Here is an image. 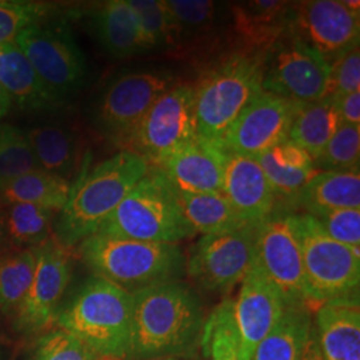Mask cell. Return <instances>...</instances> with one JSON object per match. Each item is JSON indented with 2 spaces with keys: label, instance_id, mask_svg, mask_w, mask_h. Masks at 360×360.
Masks as SVG:
<instances>
[{
  "label": "cell",
  "instance_id": "obj_41",
  "mask_svg": "<svg viewBox=\"0 0 360 360\" xmlns=\"http://www.w3.org/2000/svg\"><path fill=\"white\" fill-rule=\"evenodd\" d=\"M334 99L340 123L360 126V91Z\"/></svg>",
  "mask_w": 360,
  "mask_h": 360
},
{
  "label": "cell",
  "instance_id": "obj_35",
  "mask_svg": "<svg viewBox=\"0 0 360 360\" xmlns=\"http://www.w3.org/2000/svg\"><path fill=\"white\" fill-rule=\"evenodd\" d=\"M150 50L175 46V30L165 0H129Z\"/></svg>",
  "mask_w": 360,
  "mask_h": 360
},
{
  "label": "cell",
  "instance_id": "obj_36",
  "mask_svg": "<svg viewBox=\"0 0 360 360\" xmlns=\"http://www.w3.org/2000/svg\"><path fill=\"white\" fill-rule=\"evenodd\" d=\"M360 126L340 123L322 154L314 160L323 171L359 169Z\"/></svg>",
  "mask_w": 360,
  "mask_h": 360
},
{
  "label": "cell",
  "instance_id": "obj_16",
  "mask_svg": "<svg viewBox=\"0 0 360 360\" xmlns=\"http://www.w3.org/2000/svg\"><path fill=\"white\" fill-rule=\"evenodd\" d=\"M297 104L262 91L235 120L221 150L257 158L288 139Z\"/></svg>",
  "mask_w": 360,
  "mask_h": 360
},
{
  "label": "cell",
  "instance_id": "obj_25",
  "mask_svg": "<svg viewBox=\"0 0 360 360\" xmlns=\"http://www.w3.org/2000/svg\"><path fill=\"white\" fill-rule=\"evenodd\" d=\"M278 196L295 199L296 195L316 174L314 160L290 139L255 158Z\"/></svg>",
  "mask_w": 360,
  "mask_h": 360
},
{
  "label": "cell",
  "instance_id": "obj_31",
  "mask_svg": "<svg viewBox=\"0 0 360 360\" xmlns=\"http://www.w3.org/2000/svg\"><path fill=\"white\" fill-rule=\"evenodd\" d=\"M0 207L7 242L18 250L35 248L49 240L55 211L27 203Z\"/></svg>",
  "mask_w": 360,
  "mask_h": 360
},
{
  "label": "cell",
  "instance_id": "obj_37",
  "mask_svg": "<svg viewBox=\"0 0 360 360\" xmlns=\"http://www.w3.org/2000/svg\"><path fill=\"white\" fill-rule=\"evenodd\" d=\"M49 6L25 0H0V46L15 41L27 27L41 22Z\"/></svg>",
  "mask_w": 360,
  "mask_h": 360
},
{
  "label": "cell",
  "instance_id": "obj_9",
  "mask_svg": "<svg viewBox=\"0 0 360 360\" xmlns=\"http://www.w3.org/2000/svg\"><path fill=\"white\" fill-rule=\"evenodd\" d=\"M15 43L56 104L80 90L86 77V58L65 22L31 25Z\"/></svg>",
  "mask_w": 360,
  "mask_h": 360
},
{
  "label": "cell",
  "instance_id": "obj_39",
  "mask_svg": "<svg viewBox=\"0 0 360 360\" xmlns=\"http://www.w3.org/2000/svg\"><path fill=\"white\" fill-rule=\"evenodd\" d=\"M311 217L338 243L360 251V208L335 210Z\"/></svg>",
  "mask_w": 360,
  "mask_h": 360
},
{
  "label": "cell",
  "instance_id": "obj_12",
  "mask_svg": "<svg viewBox=\"0 0 360 360\" xmlns=\"http://www.w3.org/2000/svg\"><path fill=\"white\" fill-rule=\"evenodd\" d=\"M257 226L202 236L186 259L187 275L205 291L230 292L254 266Z\"/></svg>",
  "mask_w": 360,
  "mask_h": 360
},
{
  "label": "cell",
  "instance_id": "obj_45",
  "mask_svg": "<svg viewBox=\"0 0 360 360\" xmlns=\"http://www.w3.org/2000/svg\"><path fill=\"white\" fill-rule=\"evenodd\" d=\"M159 360H180L178 358H166V359H159Z\"/></svg>",
  "mask_w": 360,
  "mask_h": 360
},
{
  "label": "cell",
  "instance_id": "obj_44",
  "mask_svg": "<svg viewBox=\"0 0 360 360\" xmlns=\"http://www.w3.org/2000/svg\"><path fill=\"white\" fill-rule=\"evenodd\" d=\"M6 243H7V238H6V232H4V223H3V215H1V208H0V252Z\"/></svg>",
  "mask_w": 360,
  "mask_h": 360
},
{
  "label": "cell",
  "instance_id": "obj_46",
  "mask_svg": "<svg viewBox=\"0 0 360 360\" xmlns=\"http://www.w3.org/2000/svg\"><path fill=\"white\" fill-rule=\"evenodd\" d=\"M214 360H238V359H214Z\"/></svg>",
  "mask_w": 360,
  "mask_h": 360
},
{
  "label": "cell",
  "instance_id": "obj_3",
  "mask_svg": "<svg viewBox=\"0 0 360 360\" xmlns=\"http://www.w3.org/2000/svg\"><path fill=\"white\" fill-rule=\"evenodd\" d=\"M264 55L235 51L208 68L195 90L198 138L221 150L235 120L263 87Z\"/></svg>",
  "mask_w": 360,
  "mask_h": 360
},
{
  "label": "cell",
  "instance_id": "obj_34",
  "mask_svg": "<svg viewBox=\"0 0 360 360\" xmlns=\"http://www.w3.org/2000/svg\"><path fill=\"white\" fill-rule=\"evenodd\" d=\"M39 169L26 132L0 124V181L11 180Z\"/></svg>",
  "mask_w": 360,
  "mask_h": 360
},
{
  "label": "cell",
  "instance_id": "obj_17",
  "mask_svg": "<svg viewBox=\"0 0 360 360\" xmlns=\"http://www.w3.org/2000/svg\"><path fill=\"white\" fill-rule=\"evenodd\" d=\"M233 300V321L239 340V359L251 360L257 345L281 321L287 304L257 266L242 282Z\"/></svg>",
  "mask_w": 360,
  "mask_h": 360
},
{
  "label": "cell",
  "instance_id": "obj_8",
  "mask_svg": "<svg viewBox=\"0 0 360 360\" xmlns=\"http://www.w3.org/2000/svg\"><path fill=\"white\" fill-rule=\"evenodd\" d=\"M196 139L193 86L174 84L117 144L158 167L172 153Z\"/></svg>",
  "mask_w": 360,
  "mask_h": 360
},
{
  "label": "cell",
  "instance_id": "obj_43",
  "mask_svg": "<svg viewBox=\"0 0 360 360\" xmlns=\"http://www.w3.org/2000/svg\"><path fill=\"white\" fill-rule=\"evenodd\" d=\"M11 105H13V101H11L10 95L7 94V91L4 90V87L0 84V119H3L4 116L8 114Z\"/></svg>",
  "mask_w": 360,
  "mask_h": 360
},
{
  "label": "cell",
  "instance_id": "obj_6",
  "mask_svg": "<svg viewBox=\"0 0 360 360\" xmlns=\"http://www.w3.org/2000/svg\"><path fill=\"white\" fill-rule=\"evenodd\" d=\"M98 232L167 245H178L195 235L180 211L172 186L156 167L136 183Z\"/></svg>",
  "mask_w": 360,
  "mask_h": 360
},
{
  "label": "cell",
  "instance_id": "obj_21",
  "mask_svg": "<svg viewBox=\"0 0 360 360\" xmlns=\"http://www.w3.org/2000/svg\"><path fill=\"white\" fill-rule=\"evenodd\" d=\"M291 3L255 0L231 7L232 27L239 51L266 55L290 25Z\"/></svg>",
  "mask_w": 360,
  "mask_h": 360
},
{
  "label": "cell",
  "instance_id": "obj_1",
  "mask_svg": "<svg viewBox=\"0 0 360 360\" xmlns=\"http://www.w3.org/2000/svg\"><path fill=\"white\" fill-rule=\"evenodd\" d=\"M129 360L178 358L200 340L203 312L193 290L179 281L132 292Z\"/></svg>",
  "mask_w": 360,
  "mask_h": 360
},
{
  "label": "cell",
  "instance_id": "obj_4",
  "mask_svg": "<svg viewBox=\"0 0 360 360\" xmlns=\"http://www.w3.org/2000/svg\"><path fill=\"white\" fill-rule=\"evenodd\" d=\"M132 307L131 292L94 276L58 314V326L77 336L102 359H127Z\"/></svg>",
  "mask_w": 360,
  "mask_h": 360
},
{
  "label": "cell",
  "instance_id": "obj_19",
  "mask_svg": "<svg viewBox=\"0 0 360 360\" xmlns=\"http://www.w3.org/2000/svg\"><path fill=\"white\" fill-rule=\"evenodd\" d=\"M223 150L199 138L163 160L158 169L172 188L187 193H221Z\"/></svg>",
  "mask_w": 360,
  "mask_h": 360
},
{
  "label": "cell",
  "instance_id": "obj_24",
  "mask_svg": "<svg viewBox=\"0 0 360 360\" xmlns=\"http://www.w3.org/2000/svg\"><path fill=\"white\" fill-rule=\"evenodd\" d=\"M0 84L20 110L41 111L58 105L15 41L0 46Z\"/></svg>",
  "mask_w": 360,
  "mask_h": 360
},
{
  "label": "cell",
  "instance_id": "obj_14",
  "mask_svg": "<svg viewBox=\"0 0 360 360\" xmlns=\"http://www.w3.org/2000/svg\"><path fill=\"white\" fill-rule=\"evenodd\" d=\"M290 30L331 65L359 44L360 13L342 0H309L291 4Z\"/></svg>",
  "mask_w": 360,
  "mask_h": 360
},
{
  "label": "cell",
  "instance_id": "obj_40",
  "mask_svg": "<svg viewBox=\"0 0 360 360\" xmlns=\"http://www.w3.org/2000/svg\"><path fill=\"white\" fill-rule=\"evenodd\" d=\"M360 91L359 44L338 56L330 65L328 89L326 96L339 98Z\"/></svg>",
  "mask_w": 360,
  "mask_h": 360
},
{
  "label": "cell",
  "instance_id": "obj_42",
  "mask_svg": "<svg viewBox=\"0 0 360 360\" xmlns=\"http://www.w3.org/2000/svg\"><path fill=\"white\" fill-rule=\"evenodd\" d=\"M300 360H323L322 355H321V351L318 347V343H316V338L314 334V326H312V331L309 335V342L306 345L304 348V352H303V356Z\"/></svg>",
  "mask_w": 360,
  "mask_h": 360
},
{
  "label": "cell",
  "instance_id": "obj_30",
  "mask_svg": "<svg viewBox=\"0 0 360 360\" xmlns=\"http://www.w3.org/2000/svg\"><path fill=\"white\" fill-rule=\"evenodd\" d=\"M26 135L39 169L68 180L79 156L75 134L60 126H41L27 131Z\"/></svg>",
  "mask_w": 360,
  "mask_h": 360
},
{
  "label": "cell",
  "instance_id": "obj_7",
  "mask_svg": "<svg viewBox=\"0 0 360 360\" xmlns=\"http://www.w3.org/2000/svg\"><path fill=\"white\" fill-rule=\"evenodd\" d=\"M309 304L358 296L360 251L330 238L309 214H295Z\"/></svg>",
  "mask_w": 360,
  "mask_h": 360
},
{
  "label": "cell",
  "instance_id": "obj_27",
  "mask_svg": "<svg viewBox=\"0 0 360 360\" xmlns=\"http://www.w3.org/2000/svg\"><path fill=\"white\" fill-rule=\"evenodd\" d=\"M309 306H287L281 321L255 348L251 360H300L312 331Z\"/></svg>",
  "mask_w": 360,
  "mask_h": 360
},
{
  "label": "cell",
  "instance_id": "obj_20",
  "mask_svg": "<svg viewBox=\"0 0 360 360\" xmlns=\"http://www.w3.org/2000/svg\"><path fill=\"white\" fill-rule=\"evenodd\" d=\"M314 334L323 360H360V307L358 296L321 304Z\"/></svg>",
  "mask_w": 360,
  "mask_h": 360
},
{
  "label": "cell",
  "instance_id": "obj_28",
  "mask_svg": "<svg viewBox=\"0 0 360 360\" xmlns=\"http://www.w3.org/2000/svg\"><path fill=\"white\" fill-rule=\"evenodd\" d=\"M72 186L68 180L37 169L11 180L0 181V206L27 203L59 212L70 199Z\"/></svg>",
  "mask_w": 360,
  "mask_h": 360
},
{
  "label": "cell",
  "instance_id": "obj_23",
  "mask_svg": "<svg viewBox=\"0 0 360 360\" xmlns=\"http://www.w3.org/2000/svg\"><path fill=\"white\" fill-rule=\"evenodd\" d=\"M306 214L360 208L359 169L316 172L295 196Z\"/></svg>",
  "mask_w": 360,
  "mask_h": 360
},
{
  "label": "cell",
  "instance_id": "obj_2",
  "mask_svg": "<svg viewBox=\"0 0 360 360\" xmlns=\"http://www.w3.org/2000/svg\"><path fill=\"white\" fill-rule=\"evenodd\" d=\"M150 168L139 155L126 150L99 163L72 187L59 211L56 240L70 248L95 235Z\"/></svg>",
  "mask_w": 360,
  "mask_h": 360
},
{
  "label": "cell",
  "instance_id": "obj_11",
  "mask_svg": "<svg viewBox=\"0 0 360 360\" xmlns=\"http://www.w3.org/2000/svg\"><path fill=\"white\" fill-rule=\"evenodd\" d=\"M254 266L287 306H309L295 212L274 211L257 224Z\"/></svg>",
  "mask_w": 360,
  "mask_h": 360
},
{
  "label": "cell",
  "instance_id": "obj_32",
  "mask_svg": "<svg viewBox=\"0 0 360 360\" xmlns=\"http://www.w3.org/2000/svg\"><path fill=\"white\" fill-rule=\"evenodd\" d=\"M38 247L0 255V311L16 315L37 267Z\"/></svg>",
  "mask_w": 360,
  "mask_h": 360
},
{
  "label": "cell",
  "instance_id": "obj_18",
  "mask_svg": "<svg viewBox=\"0 0 360 360\" xmlns=\"http://www.w3.org/2000/svg\"><path fill=\"white\" fill-rule=\"evenodd\" d=\"M221 193L251 223L259 224L275 211L276 195L255 158L223 151Z\"/></svg>",
  "mask_w": 360,
  "mask_h": 360
},
{
  "label": "cell",
  "instance_id": "obj_38",
  "mask_svg": "<svg viewBox=\"0 0 360 360\" xmlns=\"http://www.w3.org/2000/svg\"><path fill=\"white\" fill-rule=\"evenodd\" d=\"M34 360H102L77 336L62 328L53 330L39 340Z\"/></svg>",
  "mask_w": 360,
  "mask_h": 360
},
{
  "label": "cell",
  "instance_id": "obj_5",
  "mask_svg": "<svg viewBox=\"0 0 360 360\" xmlns=\"http://www.w3.org/2000/svg\"><path fill=\"white\" fill-rule=\"evenodd\" d=\"M79 252L95 276L131 294L178 281L186 271V257L179 245L139 242L98 232L79 243Z\"/></svg>",
  "mask_w": 360,
  "mask_h": 360
},
{
  "label": "cell",
  "instance_id": "obj_26",
  "mask_svg": "<svg viewBox=\"0 0 360 360\" xmlns=\"http://www.w3.org/2000/svg\"><path fill=\"white\" fill-rule=\"evenodd\" d=\"M175 191L180 211L193 233L221 235L251 226L223 193H187Z\"/></svg>",
  "mask_w": 360,
  "mask_h": 360
},
{
  "label": "cell",
  "instance_id": "obj_22",
  "mask_svg": "<svg viewBox=\"0 0 360 360\" xmlns=\"http://www.w3.org/2000/svg\"><path fill=\"white\" fill-rule=\"evenodd\" d=\"M92 26L104 51L115 58H127L150 51L129 0H110L104 3L92 16Z\"/></svg>",
  "mask_w": 360,
  "mask_h": 360
},
{
  "label": "cell",
  "instance_id": "obj_29",
  "mask_svg": "<svg viewBox=\"0 0 360 360\" xmlns=\"http://www.w3.org/2000/svg\"><path fill=\"white\" fill-rule=\"evenodd\" d=\"M340 119L333 96H324L312 103L297 104L288 139L312 158L318 159L334 136Z\"/></svg>",
  "mask_w": 360,
  "mask_h": 360
},
{
  "label": "cell",
  "instance_id": "obj_33",
  "mask_svg": "<svg viewBox=\"0 0 360 360\" xmlns=\"http://www.w3.org/2000/svg\"><path fill=\"white\" fill-rule=\"evenodd\" d=\"M175 30V46L205 37L214 27L218 6L211 0H165Z\"/></svg>",
  "mask_w": 360,
  "mask_h": 360
},
{
  "label": "cell",
  "instance_id": "obj_13",
  "mask_svg": "<svg viewBox=\"0 0 360 360\" xmlns=\"http://www.w3.org/2000/svg\"><path fill=\"white\" fill-rule=\"evenodd\" d=\"M172 77L159 71L119 75L104 90L98 104V124L114 142H122L155 102L172 87Z\"/></svg>",
  "mask_w": 360,
  "mask_h": 360
},
{
  "label": "cell",
  "instance_id": "obj_10",
  "mask_svg": "<svg viewBox=\"0 0 360 360\" xmlns=\"http://www.w3.org/2000/svg\"><path fill=\"white\" fill-rule=\"evenodd\" d=\"M328 77L330 65L290 27L264 55L263 91L292 103L323 99L327 95Z\"/></svg>",
  "mask_w": 360,
  "mask_h": 360
},
{
  "label": "cell",
  "instance_id": "obj_15",
  "mask_svg": "<svg viewBox=\"0 0 360 360\" xmlns=\"http://www.w3.org/2000/svg\"><path fill=\"white\" fill-rule=\"evenodd\" d=\"M72 263L67 247L56 239L38 247L37 267L22 306L16 312V326L30 334L47 328L58 316V307L71 279Z\"/></svg>",
  "mask_w": 360,
  "mask_h": 360
}]
</instances>
